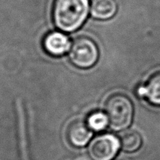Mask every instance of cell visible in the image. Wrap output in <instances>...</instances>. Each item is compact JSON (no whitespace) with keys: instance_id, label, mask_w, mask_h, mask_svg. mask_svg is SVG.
Listing matches in <instances>:
<instances>
[{"instance_id":"obj_1","label":"cell","mask_w":160,"mask_h":160,"mask_svg":"<svg viewBox=\"0 0 160 160\" xmlns=\"http://www.w3.org/2000/svg\"><path fill=\"white\" fill-rule=\"evenodd\" d=\"M89 0H55L52 19L56 28L64 32H73L79 29L90 9Z\"/></svg>"},{"instance_id":"obj_2","label":"cell","mask_w":160,"mask_h":160,"mask_svg":"<svg viewBox=\"0 0 160 160\" xmlns=\"http://www.w3.org/2000/svg\"><path fill=\"white\" fill-rule=\"evenodd\" d=\"M105 112L109 119V127L120 131L130 127L134 117V105L130 98L123 94L110 95L105 103Z\"/></svg>"},{"instance_id":"obj_3","label":"cell","mask_w":160,"mask_h":160,"mask_svg":"<svg viewBox=\"0 0 160 160\" xmlns=\"http://www.w3.org/2000/svg\"><path fill=\"white\" fill-rule=\"evenodd\" d=\"M69 59L73 65L80 69H89L98 60L99 51L93 39L80 36L72 42Z\"/></svg>"},{"instance_id":"obj_4","label":"cell","mask_w":160,"mask_h":160,"mask_svg":"<svg viewBox=\"0 0 160 160\" xmlns=\"http://www.w3.org/2000/svg\"><path fill=\"white\" fill-rule=\"evenodd\" d=\"M120 147V139L113 134H98L89 144L88 155L92 160H112L118 153Z\"/></svg>"},{"instance_id":"obj_5","label":"cell","mask_w":160,"mask_h":160,"mask_svg":"<svg viewBox=\"0 0 160 160\" xmlns=\"http://www.w3.org/2000/svg\"><path fill=\"white\" fill-rule=\"evenodd\" d=\"M71 45L70 38L60 31L48 33L43 40V47L50 56H61L69 52Z\"/></svg>"},{"instance_id":"obj_6","label":"cell","mask_w":160,"mask_h":160,"mask_svg":"<svg viewBox=\"0 0 160 160\" xmlns=\"http://www.w3.org/2000/svg\"><path fill=\"white\" fill-rule=\"evenodd\" d=\"M92 135L93 131L87 123L82 120H74L67 128V139L74 147L81 148L85 146L90 142Z\"/></svg>"},{"instance_id":"obj_7","label":"cell","mask_w":160,"mask_h":160,"mask_svg":"<svg viewBox=\"0 0 160 160\" xmlns=\"http://www.w3.org/2000/svg\"><path fill=\"white\" fill-rule=\"evenodd\" d=\"M138 96L146 98L154 106H160V72L153 74L147 83L138 87Z\"/></svg>"},{"instance_id":"obj_8","label":"cell","mask_w":160,"mask_h":160,"mask_svg":"<svg viewBox=\"0 0 160 160\" xmlns=\"http://www.w3.org/2000/svg\"><path fill=\"white\" fill-rule=\"evenodd\" d=\"M118 6L116 0H92L91 15L95 19L107 20L116 15Z\"/></svg>"},{"instance_id":"obj_9","label":"cell","mask_w":160,"mask_h":160,"mask_svg":"<svg viewBox=\"0 0 160 160\" xmlns=\"http://www.w3.org/2000/svg\"><path fill=\"white\" fill-rule=\"evenodd\" d=\"M120 147L127 152H134L141 148L142 144V135L134 130H127L120 136Z\"/></svg>"},{"instance_id":"obj_10","label":"cell","mask_w":160,"mask_h":160,"mask_svg":"<svg viewBox=\"0 0 160 160\" xmlns=\"http://www.w3.org/2000/svg\"><path fill=\"white\" fill-rule=\"evenodd\" d=\"M87 124L92 131H102L109 125V119L106 112L101 111L93 112L88 117Z\"/></svg>"}]
</instances>
